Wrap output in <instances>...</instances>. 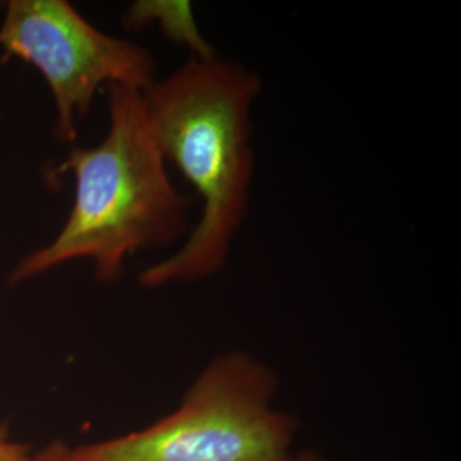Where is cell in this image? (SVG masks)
Wrapping results in <instances>:
<instances>
[{
    "label": "cell",
    "instance_id": "cell-1",
    "mask_svg": "<svg viewBox=\"0 0 461 461\" xmlns=\"http://www.w3.org/2000/svg\"><path fill=\"white\" fill-rule=\"evenodd\" d=\"M262 89L257 72L212 53L191 56L144 91L158 147L198 193L202 213L176 253L141 272L142 287L199 281L223 268L250 208L253 111Z\"/></svg>",
    "mask_w": 461,
    "mask_h": 461
},
{
    "label": "cell",
    "instance_id": "cell-2",
    "mask_svg": "<svg viewBox=\"0 0 461 461\" xmlns=\"http://www.w3.org/2000/svg\"><path fill=\"white\" fill-rule=\"evenodd\" d=\"M107 90V135L94 147L71 148L53 171L75 180L65 226L14 267L9 284H23L75 260L93 264L99 280L115 281L127 258L168 247L186 232L193 202L169 177L144 93L124 85Z\"/></svg>",
    "mask_w": 461,
    "mask_h": 461
},
{
    "label": "cell",
    "instance_id": "cell-3",
    "mask_svg": "<svg viewBox=\"0 0 461 461\" xmlns=\"http://www.w3.org/2000/svg\"><path fill=\"white\" fill-rule=\"evenodd\" d=\"M276 378L242 353L217 357L180 408L145 429L74 447L81 461H293L296 421L272 408Z\"/></svg>",
    "mask_w": 461,
    "mask_h": 461
},
{
    "label": "cell",
    "instance_id": "cell-4",
    "mask_svg": "<svg viewBox=\"0 0 461 461\" xmlns=\"http://www.w3.org/2000/svg\"><path fill=\"white\" fill-rule=\"evenodd\" d=\"M0 50L42 76L56 108L54 133L65 144L77 139L78 121L102 87L124 85L144 93L157 81L147 48L100 32L66 0L5 3Z\"/></svg>",
    "mask_w": 461,
    "mask_h": 461
},
{
    "label": "cell",
    "instance_id": "cell-5",
    "mask_svg": "<svg viewBox=\"0 0 461 461\" xmlns=\"http://www.w3.org/2000/svg\"><path fill=\"white\" fill-rule=\"evenodd\" d=\"M124 18L127 27L132 26L135 29L140 27L147 18H159L163 32L176 41L187 44L191 50V56L204 57L214 53L196 29L189 3H136Z\"/></svg>",
    "mask_w": 461,
    "mask_h": 461
},
{
    "label": "cell",
    "instance_id": "cell-6",
    "mask_svg": "<svg viewBox=\"0 0 461 461\" xmlns=\"http://www.w3.org/2000/svg\"><path fill=\"white\" fill-rule=\"evenodd\" d=\"M23 461H81L75 456L74 448L57 439L38 453L27 455Z\"/></svg>",
    "mask_w": 461,
    "mask_h": 461
},
{
    "label": "cell",
    "instance_id": "cell-7",
    "mask_svg": "<svg viewBox=\"0 0 461 461\" xmlns=\"http://www.w3.org/2000/svg\"><path fill=\"white\" fill-rule=\"evenodd\" d=\"M30 453L29 446L12 441L5 430L0 429V461H23Z\"/></svg>",
    "mask_w": 461,
    "mask_h": 461
},
{
    "label": "cell",
    "instance_id": "cell-8",
    "mask_svg": "<svg viewBox=\"0 0 461 461\" xmlns=\"http://www.w3.org/2000/svg\"><path fill=\"white\" fill-rule=\"evenodd\" d=\"M293 461H329L321 455L314 453V451H304L299 455H294Z\"/></svg>",
    "mask_w": 461,
    "mask_h": 461
}]
</instances>
